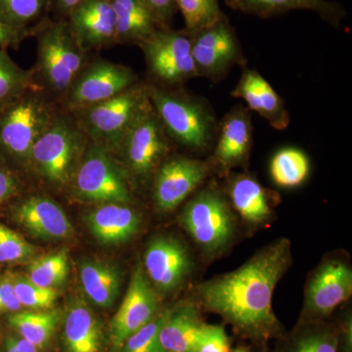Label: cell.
I'll return each instance as SVG.
<instances>
[{
  "instance_id": "obj_1",
  "label": "cell",
  "mask_w": 352,
  "mask_h": 352,
  "mask_svg": "<svg viewBox=\"0 0 352 352\" xmlns=\"http://www.w3.org/2000/svg\"><path fill=\"white\" fill-rule=\"evenodd\" d=\"M289 258L288 241L268 245L237 270L200 285L198 293L204 307L245 332H270L277 323L273 292Z\"/></svg>"
},
{
  "instance_id": "obj_40",
  "label": "cell",
  "mask_w": 352,
  "mask_h": 352,
  "mask_svg": "<svg viewBox=\"0 0 352 352\" xmlns=\"http://www.w3.org/2000/svg\"><path fill=\"white\" fill-rule=\"evenodd\" d=\"M164 27L170 28L176 10L175 0H140Z\"/></svg>"
},
{
  "instance_id": "obj_19",
  "label": "cell",
  "mask_w": 352,
  "mask_h": 352,
  "mask_svg": "<svg viewBox=\"0 0 352 352\" xmlns=\"http://www.w3.org/2000/svg\"><path fill=\"white\" fill-rule=\"evenodd\" d=\"M352 293V272L346 263L328 261L312 277L307 289V307L314 314L326 316Z\"/></svg>"
},
{
  "instance_id": "obj_2",
  "label": "cell",
  "mask_w": 352,
  "mask_h": 352,
  "mask_svg": "<svg viewBox=\"0 0 352 352\" xmlns=\"http://www.w3.org/2000/svg\"><path fill=\"white\" fill-rule=\"evenodd\" d=\"M36 62L34 80L48 98L61 105L76 76L89 61L90 53L80 47L65 19H47L34 31Z\"/></svg>"
},
{
  "instance_id": "obj_5",
  "label": "cell",
  "mask_w": 352,
  "mask_h": 352,
  "mask_svg": "<svg viewBox=\"0 0 352 352\" xmlns=\"http://www.w3.org/2000/svg\"><path fill=\"white\" fill-rule=\"evenodd\" d=\"M148 85L153 108L170 138L189 149H206L219 126L207 104L179 87Z\"/></svg>"
},
{
  "instance_id": "obj_41",
  "label": "cell",
  "mask_w": 352,
  "mask_h": 352,
  "mask_svg": "<svg viewBox=\"0 0 352 352\" xmlns=\"http://www.w3.org/2000/svg\"><path fill=\"white\" fill-rule=\"evenodd\" d=\"M22 305L14 289L12 277H7L0 282V314L20 311Z\"/></svg>"
},
{
  "instance_id": "obj_3",
  "label": "cell",
  "mask_w": 352,
  "mask_h": 352,
  "mask_svg": "<svg viewBox=\"0 0 352 352\" xmlns=\"http://www.w3.org/2000/svg\"><path fill=\"white\" fill-rule=\"evenodd\" d=\"M89 144L71 113L59 108L50 126L32 146L27 170L54 188H69Z\"/></svg>"
},
{
  "instance_id": "obj_10",
  "label": "cell",
  "mask_w": 352,
  "mask_h": 352,
  "mask_svg": "<svg viewBox=\"0 0 352 352\" xmlns=\"http://www.w3.org/2000/svg\"><path fill=\"white\" fill-rule=\"evenodd\" d=\"M139 76L126 65L90 58L69 87L60 107L69 113L91 107L138 85Z\"/></svg>"
},
{
  "instance_id": "obj_30",
  "label": "cell",
  "mask_w": 352,
  "mask_h": 352,
  "mask_svg": "<svg viewBox=\"0 0 352 352\" xmlns=\"http://www.w3.org/2000/svg\"><path fill=\"white\" fill-rule=\"evenodd\" d=\"M32 89H38L32 69H23L8 51L0 50V111Z\"/></svg>"
},
{
  "instance_id": "obj_8",
  "label": "cell",
  "mask_w": 352,
  "mask_h": 352,
  "mask_svg": "<svg viewBox=\"0 0 352 352\" xmlns=\"http://www.w3.org/2000/svg\"><path fill=\"white\" fill-rule=\"evenodd\" d=\"M170 138L164 131L152 104L141 113L111 153L122 159L120 166L131 176L144 178L156 173L170 150Z\"/></svg>"
},
{
  "instance_id": "obj_35",
  "label": "cell",
  "mask_w": 352,
  "mask_h": 352,
  "mask_svg": "<svg viewBox=\"0 0 352 352\" xmlns=\"http://www.w3.org/2000/svg\"><path fill=\"white\" fill-rule=\"evenodd\" d=\"M12 280L16 295L22 307L48 309L54 305L58 296L55 289L36 286L28 278L12 277Z\"/></svg>"
},
{
  "instance_id": "obj_21",
  "label": "cell",
  "mask_w": 352,
  "mask_h": 352,
  "mask_svg": "<svg viewBox=\"0 0 352 352\" xmlns=\"http://www.w3.org/2000/svg\"><path fill=\"white\" fill-rule=\"evenodd\" d=\"M90 231L99 242L119 245L138 233L140 219L126 204H103L87 217Z\"/></svg>"
},
{
  "instance_id": "obj_18",
  "label": "cell",
  "mask_w": 352,
  "mask_h": 352,
  "mask_svg": "<svg viewBox=\"0 0 352 352\" xmlns=\"http://www.w3.org/2000/svg\"><path fill=\"white\" fill-rule=\"evenodd\" d=\"M14 217L34 236L63 239L72 234V224L62 208L47 196L25 197L13 208Z\"/></svg>"
},
{
  "instance_id": "obj_31",
  "label": "cell",
  "mask_w": 352,
  "mask_h": 352,
  "mask_svg": "<svg viewBox=\"0 0 352 352\" xmlns=\"http://www.w3.org/2000/svg\"><path fill=\"white\" fill-rule=\"evenodd\" d=\"M307 155L296 148H284L271 160L270 175L278 186L293 188L302 184L309 173Z\"/></svg>"
},
{
  "instance_id": "obj_29",
  "label": "cell",
  "mask_w": 352,
  "mask_h": 352,
  "mask_svg": "<svg viewBox=\"0 0 352 352\" xmlns=\"http://www.w3.org/2000/svg\"><path fill=\"white\" fill-rule=\"evenodd\" d=\"M52 0H0V21L4 24L29 32L50 19Z\"/></svg>"
},
{
  "instance_id": "obj_45",
  "label": "cell",
  "mask_w": 352,
  "mask_h": 352,
  "mask_svg": "<svg viewBox=\"0 0 352 352\" xmlns=\"http://www.w3.org/2000/svg\"><path fill=\"white\" fill-rule=\"evenodd\" d=\"M232 352H248L244 351V349H236V351H234Z\"/></svg>"
},
{
  "instance_id": "obj_4",
  "label": "cell",
  "mask_w": 352,
  "mask_h": 352,
  "mask_svg": "<svg viewBox=\"0 0 352 352\" xmlns=\"http://www.w3.org/2000/svg\"><path fill=\"white\" fill-rule=\"evenodd\" d=\"M60 106L32 89L0 111V161L10 170H27L32 146L50 126Z\"/></svg>"
},
{
  "instance_id": "obj_7",
  "label": "cell",
  "mask_w": 352,
  "mask_h": 352,
  "mask_svg": "<svg viewBox=\"0 0 352 352\" xmlns=\"http://www.w3.org/2000/svg\"><path fill=\"white\" fill-rule=\"evenodd\" d=\"M82 200L96 204H131V179L115 157L89 140L69 186Z\"/></svg>"
},
{
  "instance_id": "obj_33",
  "label": "cell",
  "mask_w": 352,
  "mask_h": 352,
  "mask_svg": "<svg viewBox=\"0 0 352 352\" xmlns=\"http://www.w3.org/2000/svg\"><path fill=\"white\" fill-rule=\"evenodd\" d=\"M184 19V32L189 36L226 17L219 0H175Z\"/></svg>"
},
{
  "instance_id": "obj_15",
  "label": "cell",
  "mask_w": 352,
  "mask_h": 352,
  "mask_svg": "<svg viewBox=\"0 0 352 352\" xmlns=\"http://www.w3.org/2000/svg\"><path fill=\"white\" fill-rule=\"evenodd\" d=\"M66 21L80 47L90 54L117 44L116 17L110 0H82Z\"/></svg>"
},
{
  "instance_id": "obj_28",
  "label": "cell",
  "mask_w": 352,
  "mask_h": 352,
  "mask_svg": "<svg viewBox=\"0 0 352 352\" xmlns=\"http://www.w3.org/2000/svg\"><path fill=\"white\" fill-rule=\"evenodd\" d=\"M61 320L60 310L17 311L9 315L7 323L21 338L29 340L38 349L47 346Z\"/></svg>"
},
{
  "instance_id": "obj_39",
  "label": "cell",
  "mask_w": 352,
  "mask_h": 352,
  "mask_svg": "<svg viewBox=\"0 0 352 352\" xmlns=\"http://www.w3.org/2000/svg\"><path fill=\"white\" fill-rule=\"evenodd\" d=\"M20 189L19 176L0 161V207L17 196Z\"/></svg>"
},
{
  "instance_id": "obj_11",
  "label": "cell",
  "mask_w": 352,
  "mask_h": 352,
  "mask_svg": "<svg viewBox=\"0 0 352 352\" xmlns=\"http://www.w3.org/2000/svg\"><path fill=\"white\" fill-rule=\"evenodd\" d=\"M180 219L185 230L208 252L223 249L232 237V214L214 190H204L190 201Z\"/></svg>"
},
{
  "instance_id": "obj_24",
  "label": "cell",
  "mask_w": 352,
  "mask_h": 352,
  "mask_svg": "<svg viewBox=\"0 0 352 352\" xmlns=\"http://www.w3.org/2000/svg\"><path fill=\"white\" fill-rule=\"evenodd\" d=\"M64 342L68 352H101L100 322L85 302H76L69 307L65 320Z\"/></svg>"
},
{
  "instance_id": "obj_37",
  "label": "cell",
  "mask_w": 352,
  "mask_h": 352,
  "mask_svg": "<svg viewBox=\"0 0 352 352\" xmlns=\"http://www.w3.org/2000/svg\"><path fill=\"white\" fill-rule=\"evenodd\" d=\"M195 352H230V342L221 326L204 325Z\"/></svg>"
},
{
  "instance_id": "obj_27",
  "label": "cell",
  "mask_w": 352,
  "mask_h": 352,
  "mask_svg": "<svg viewBox=\"0 0 352 352\" xmlns=\"http://www.w3.org/2000/svg\"><path fill=\"white\" fill-rule=\"evenodd\" d=\"M229 195L241 217L259 223L270 215L267 195L263 187L250 176H236L229 185Z\"/></svg>"
},
{
  "instance_id": "obj_34",
  "label": "cell",
  "mask_w": 352,
  "mask_h": 352,
  "mask_svg": "<svg viewBox=\"0 0 352 352\" xmlns=\"http://www.w3.org/2000/svg\"><path fill=\"white\" fill-rule=\"evenodd\" d=\"M170 311L157 315L151 322L131 335L120 347V352H164L159 333Z\"/></svg>"
},
{
  "instance_id": "obj_17",
  "label": "cell",
  "mask_w": 352,
  "mask_h": 352,
  "mask_svg": "<svg viewBox=\"0 0 352 352\" xmlns=\"http://www.w3.org/2000/svg\"><path fill=\"white\" fill-rule=\"evenodd\" d=\"M231 96L244 100L249 110L258 113L273 129L284 131L289 126V113L283 99L256 69H244Z\"/></svg>"
},
{
  "instance_id": "obj_14",
  "label": "cell",
  "mask_w": 352,
  "mask_h": 352,
  "mask_svg": "<svg viewBox=\"0 0 352 352\" xmlns=\"http://www.w3.org/2000/svg\"><path fill=\"white\" fill-rule=\"evenodd\" d=\"M207 164L198 160L175 157L162 163L154 175L153 196L164 212L177 208L191 195L208 175Z\"/></svg>"
},
{
  "instance_id": "obj_44",
  "label": "cell",
  "mask_w": 352,
  "mask_h": 352,
  "mask_svg": "<svg viewBox=\"0 0 352 352\" xmlns=\"http://www.w3.org/2000/svg\"><path fill=\"white\" fill-rule=\"evenodd\" d=\"M82 0H52L51 13L54 15L53 19H67L69 14L76 8Z\"/></svg>"
},
{
  "instance_id": "obj_16",
  "label": "cell",
  "mask_w": 352,
  "mask_h": 352,
  "mask_svg": "<svg viewBox=\"0 0 352 352\" xmlns=\"http://www.w3.org/2000/svg\"><path fill=\"white\" fill-rule=\"evenodd\" d=\"M148 276L160 292L175 291L191 270L188 252L179 241L170 237L153 240L145 254Z\"/></svg>"
},
{
  "instance_id": "obj_13",
  "label": "cell",
  "mask_w": 352,
  "mask_h": 352,
  "mask_svg": "<svg viewBox=\"0 0 352 352\" xmlns=\"http://www.w3.org/2000/svg\"><path fill=\"white\" fill-rule=\"evenodd\" d=\"M157 296L140 265L132 273L124 302L111 322L110 339L113 349H120L131 335L157 316Z\"/></svg>"
},
{
  "instance_id": "obj_25",
  "label": "cell",
  "mask_w": 352,
  "mask_h": 352,
  "mask_svg": "<svg viewBox=\"0 0 352 352\" xmlns=\"http://www.w3.org/2000/svg\"><path fill=\"white\" fill-rule=\"evenodd\" d=\"M204 325L193 307L170 312L160 331V344L164 352H195Z\"/></svg>"
},
{
  "instance_id": "obj_20",
  "label": "cell",
  "mask_w": 352,
  "mask_h": 352,
  "mask_svg": "<svg viewBox=\"0 0 352 352\" xmlns=\"http://www.w3.org/2000/svg\"><path fill=\"white\" fill-rule=\"evenodd\" d=\"M214 157L220 168H230L244 163L252 142L251 113L238 105L226 113L217 126Z\"/></svg>"
},
{
  "instance_id": "obj_23",
  "label": "cell",
  "mask_w": 352,
  "mask_h": 352,
  "mask_svg": "<svg viewBox=\"0 0 352 352\" xmlns=\"http://www.w3.org/2000/svg\"><path fill=\"white\" fill-rule=\"evenodd\" d=\"M116 17L117 44L141 45L164 27L140 0H110Z\"/></svg>"
},
{
  "instance_id": "obj_32",
  "label": "cell",
  "mask_w": 352,
  "mask_h": 352,
  "mask_svg": "<svg viewBox=\"0 0 352 352\" xmlns=\"http://www.w3.org/2000/svg\"><path fill=\"white\" fill-rule=\"evenodd\" d=\"M69 272L67 252L41 256L29 266L28 279L43 288H53L63 284Z\"/></svg>"
},
{
  "instance_id": "obj_12",
  "label": "cell",
  "mask_w": 352,
  "mask_h": 352,
  "mask_svg": "<svg viewBox=\"0 0 352 352\" xmlns=\"http://www.w3.org/2000/svg\"><path fill=\"white\" fill-rule=\"evenodd\" d=\"M192 55L199 76L217 80L244 63L239 41L226 17L192 34Z\"/></svg>"
},
{
  "instance_id": "obj_6",
  "label": "cell",
  "mask_w": 352,
  "mask_h": 352,
  "mask_svg": "<svg viewBox=\"0 0 352 352\" xmlns=\"http://www.w3.org/2000/svg\"><path fill=\"white\" fill-rule=\"evenodd\" d=\"M150 106L149 85L139 82L108 100L71 113L91 142L113 153L131 124Z\"/></svg>"
},
{
  "instance_id": "obj_26",
  "label": "cell",
  "mask_w": 352,
  "mask_h": 352,
  "mask_svg": "<svg viewBox=\"0 0 352 352\" xmlns=\"http://www.w3.org/2000/svg\"><path fill=\"white\" fill-rule=\"evenodd\" d=\"M80 276L85 295L94 305L112 307L120 288V273L116 268L100 261H85L80 266Z\"/></svg>"
},
{
  "instance_id": "obj_38",
  "label": "cell",
  "mask_w": 352,
  "mask_h": 352,
  "mask_svg": "<svg viewBox=\"0 0 352 352\" xmlns=\"http://www.w3.org/2000/svg\"><path fill=\"white\" fill-rule=\"evenodd\" d=\"M294 352H337V340L327 333L308 336L296 344Z\"/></svg>"
},
{
  "instance_id": "obj_43",
  "label": "cell",
  "mask_w": 352,
  "mask_h": 352,
  "mask_svg": "<svg viewBox=\"0 0 352 352\" xmlns=\"http://www.w3.org/2000/svg\"><path fill=\"white\" fill-rule=\"evenodd\" d=\"M4 352H38V347L23 338L7 336L4 340Z\"/></svg>"
},
{
  "instance_id": "obj_36",
  "label": "cell",
  "mask_w": 352,
  "mask_h": 352,
  "mask_svg": "<svg viewBox=\"0 0 352 352\" xmlns=\"http://www.w3.org/2000/svg\"><path fill=\"white\" fill-rule=\"evenodd\" d=\"M34 249L8 227L0 223V263H17L30 258Z\"/></svg>"
},
{
  "instance_id": "obj_22",
  "label": "cell",
  "mask_w": 352,
  "mask_h": 352,
  "mask_svg": "<svg viewBox=\"0 0 352 352\" xmlns=\"http://www.w3.org/2000/svg\"><path fill=\"white\" fill-rule=\"evenodd\" d=\"M236 10L261 18L272 17L289 11H311L331 25H338L344 16V9L328 0H226Z\"/></svg>"
},
{
  "instance_id": "obj_42",
  "label": "cell",
  "mask_w": 352,
  "mask_h": 352,
  "mask_svg": "<svg viewBox=\"0 0 352 352\" xmlns=\"http://www.w3.org/2000/svg\"><path fill=\"white\" fill-rule=\"evenodd\" d=\"M32 38L29 32L15 29L0 21V50H17L25 39Z\"/></svg>"
},
{
  "instance_id": "obj_9",
  "label": "cell",
  "mask_w": 352,
  "mask_h": 352,
  "mask_svg": "<svg viewBox=\"0 0 352 352\" xmlns=\"http://www.w3.org/2000/svg\"><path fill=\"white\" fill-rule=\"evenodd\" d=\"M138 47L144 54L152 85L180 87L199 76L192 55L191 36L184 31L162 28Z\"/></svg>"
}]
</instances>
